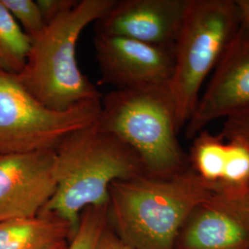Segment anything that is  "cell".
Listing matches in <instances>:
<instances>
[{"mask_svg":"<svg viewBox=\"0 0 249 249\" xmlns=\"http://www.w3.org/2000/svg\"><path fill=\"white\" fill-rule=\"evenodd\" d=\"M215 191L190 166L170 177L118 180L109 189V219L133 249H175L189 214Z\"/></svg>","mask_w":249,"mask_h":249,"instance_id":"6da1fadb","label":"cell"},{"mask_svg":"<svg viewBox=\"0 0 249 249\" xmlns=\"http://www.w3.org/2000/svg\"><path fill=\"white\" fill-rule=\"evenodd\" d=\"M54 152L56 189L41 213L58 216L75 230L86 208L108 204L115 181L146 175L139 155L95 123L68 136Z\"/></svg>","mask_w":249,"mask_h":249,"instance_id":"7a4b0ae2","label":"cell"},{"mask_svg":"<svg viewBox=\"0 0 249 249\" xmlns=\"http://www.w3.org/2000/svg\"><path fill=\"white\" fill-rule=\"evenodd\" d=\"M115 2L80 0L32 39L26 65L17 77L45 107L65 111L84 102L103 99L97 88L80 71L77 45L82 31L102 18Z\"/></svg>","mask_w":249,"mask_h":249,"instance_id":"3957f363","label":"cell"},{"mask_svg":"<svg viewBox=\"0 0 249 249\" xmlns=\"http://www.w3.org/2000/svg\"><path fill=\"white\" fill-rule=\"evenodd\" d=\"M95 124L133 150L147 176L164 178L189 167L178 141L176 110L169 86L115 89L101 102Z\"/></svg>","mask_w":249,"mask_h":249,"instance_id":"277c9868","label":"cell"},{"mask_svg":"<svg viewBox=\"0 0 249 249\" xmlns=\"http://www.w3.org/2000/svg\"><path fill=\"white\" fill-rule=\"evenodd\" d=\"M242 25L236 0H189L174 45L170 93L180 132L192 116L205 80Z\"/></svg>","mask_w":249,"mask_h":249,"instance_id":"5b68a950","label":"cell"},{"mask_svg":"<svg viewBox=\"0 0 249 249\" xmlns=\"http://www.w3.org/2000/svg\"><path fill=\"white\" fill-rule=\"evenodd\" d=\"M101 102L54 111L35 98L17 76L0 71V154L55 151L68 136L96 122Z\"/></svg>","mask_w":249,"mask_h":249,"instance_id":"8992f818","label":"cell"},{"mask_svg":"<svg viewBox=\"0 0 249 249\" xmlns=\"http://www.w3.org/2000/svg\"><path fill=\"white\" fill-rule=\"evenodd\" d=\"M175 249H249V188L219 189L197 205Z\"/></svg>","mask_w":249,"mask_h":249,"instance_id":"52a82bcc","label":"cell"},{"mask_svg":"<svg viewBox=\"0 0 249 249\" xmlns=\"http://www.w3.org/2000/svg\"><path fill=\"white\" fill-rule=\"evenodd\" d=\"M247 111H249V28L242 24L200 94L185 125V137L192 141L215 120Z\"/></svg>","mask_w":249,"mask_h":249,"instance_id":"ba28073f","label":"cell"},{"mask_svg":"<svg viewBox=\"0 0 249 249\" xmlns=\"http://www.w3.org/2000/svg\"><path fill=\"white\" fill-rule=\"evenodd\" d=\"M93 44L103 83L111 84L116 89L169 84L174 71V47L96 34Z\"/></svg>","mask_w":249,"mask_h":249,"instance_id":"9c48e42d","label":"cell"},{"mask_svg":"<svg viewBox=\"0 0 249 249\" xmlns=\"http://www.w3.org/2000/svg\"><path fill=\"white\" fill-rule=\"evenodd\" d=\"M54 151L0 154V223L40 213L56 189Z\"/></svg>","mask_w":249,"mask_h":249,"instance_id":"30bf717a","label":"cell"},{"mask_svg":"<svg viewBox=\"0 0 249 249\" xmlns=\"http://www.w3.org/2000/svg\"><path fill=\"white\" fill-rule=\"evenodd\" d=\"M189 0H116L95 22V34L173 48Z\"/></svg>","mask_w":249,"mask_h":249,"instance_id":"8fae6325","label":"cell"},{"mask_svg":"<svg viewBox=\"0 0 249 249\" xmlns=\"http://www.w3.org/2000/svg\"><path fill=\"white\" fill-rule=\"evenodd\" d=\"M76 230L52 213L0 223V249H50L71 239Z\"/></svg>","mask_w":249,"mask_h":249,"instance_id":"7c38bea8","label":"cell"},{"mask_svg":"<svg viewBox=\"0 0 249 249\" xmlns=\"http://www.w3.org/2000/svg\"><path fill=\"white\" fill-rule=\"evenodd\" d=\"M188 155L190 168L207 184L218 189L223 178L226 140L221 134L214 135L202 130L192 140Z\"/></svg>","mask_w":249,"mask_h":249,"instance_id":"4fadbf2b","label":"cell"},{"mask_svg":"<svg viewBox=\"0 0 249 249\" xmlns=\"http://www.w3.org/2000/svg\"><path fill=\"white\" fill-rule=\"evenodd\" d=\"M32 38L0 0V71L19 75L26 65Z\"/></svg>","mask_w":249,"mask_h":249,"instance_id":"5bb4252c","label":"cell"},{"mask_svg":"<svg viewBox=\"0 0 249 249\" xmlns=\"http://www.w3.org/2000/svg\"><path fill=\"white\" fill-rule=\"evenodd\" d=\"M249 188V145L240 139L226 140V157L219 189Z\"/></svg>","mask_w":249,"mask_h":249,"instance_id":"9a60e30c","label":"cell"},{"mask_svg":"<svg viewBox=\"0 0 249 249\" xmlns=\"http://www.w3.org/2000/svg\"><path fill=\"white\" fill-rule=\"evenodd\" d=\"M108 221V204L86 208L80 214L78 228L66 249H96Z\"/></svg>","mask_w":249,"mask_h":249,"instance_id":"2e32d148","label":"cell"},{"mask_svg":"<svg viewBox=\"0 0 249 249\" xmlns=\"http://www.w3.org/2000/svg\"><path fill=\"white\" fill-rule=\"evenodd\" d=\"M4 6L16 19L18 25L32 39L41 34L45 26L44 17L36 1L34 0H1Z\"/></svg>","mask_w":249,"mask_h":249,"instance_id":"e0dca14e","label":"cell"},{"mask_svg":"<svg viewBox=\"0 0 249 249\" xmlns=\"http://www.w3.org/2000/svg\"><path fill=\"white\" fill-rule=\"evenodd\" d=\"M220 134L225 140L240 139L249 145V111L226 118Z\"/></svg>","mask_w":249,"mask_h":249,"instance_id":"ac0fdd59","label":"cell"},{"mask_svg":"<svg viewBox=\"0 0 249 249\" xmlns=\"http://www.w3.org/2000/svg\"><path fill=\"white\" fill-rule=\"evenodd\" d=\"M45 23L48 24L65 12L73 9L79 1L77 0H37L36 1Z\"/></svg>","mask_w":249,"mask_h":249,"instance_id":"d6986e66","label":"cell"},{"mask_svg":"<svg viewBox=\"0 0 249 249\" xmlns=\"http://www.w3.org/2000/svg\"><path fill=\"white\" fill-rule=\"evenodd\" d=\"M96 249H135L125 244L112 229L106 227L98 242Z\"/></svg>","mask_w":249,"mask_h":249,"instance_id":"ffe728a7","label":"cell"},{"mask_svg":"<svg viewBox=\"0 0 249 249\" xmlns=\"http://www.w3.org/2000/svg\"><path fill=\"white\" fill-rule=\"evenodd\" d=\"M242 17V24L249 28V0H236Z\"/></svg>","mask_w":249,"mask_h":249,"instance_id":"44dd1931","label":"cell"},{"mask_svg":"<svg viewBox=\"0 0 249 249\" xmlns=\"http://www.w3.org/2000/svg\"><path fill=\"white\" fill-rule=\"evenodd\" d=\"M67 242L66 243H62V244H60V245H58V246H55V247H53L52 249H66L67 248Z\"/></svg>","mask_w":249,"mask_h":249,"instance_id":"7402d4cb","label":"cell"}]
</instances>
